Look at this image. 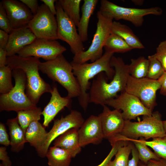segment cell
Returning <instances> with one entry per match:
<instances>
[{"instance_id": "obj_32", "label": "cell", "mask_w": 166, "mask_h": 166, "mask_svg": "<svg viewBox=\"0 0 166 166\" xmlns=\"http://www.w3.org/2000/svg\"><path fill=\"white\" fill-rule=\"evenodd\" d=\"M12 70L8 65L0 67V93H9L14 88L12 81Z\"/></svg>"}, {"instance_id": "obj_17", "label": "cell", "mask_w": 166, "mask_h": 166, "mask_svg": "<svg viewBox=\"0 0 166 166\" xmlns=\"http://www.w3.org/2000/svg\"><path fill=\"white\" fill-rule=\"evenodd\" d=\"M2 2L13 29L28 27L34 15L24 4L16 0H3Z\"/></svg>"}, {"instance_id": "obj_14", "label": "cell", "mask_w": 166, "mask_h": 166, "mask_svg": "<svg viewBox=\"0 0 166 166\" xmlns=\"http://www.w3.org/2000/svg\"><path fill=\"white\" fill-rule=\"evenodd\" d=\"M66 50V49L56 40L36 38L17 53L24 57H34L46 61L54 59Z\"/></svg>"}, {"instance_id": "obj_34", "label": "cell", "mask_w": 166, "mask_h": 166, "mask_svg": "<svg viewBox=\"0 0 166 166\" xmlns=\"http://www.w3.org/2000/svg\"><path fill=\"white\" fill-rule=\"evenodd\" d=\"M148 59L149 61V65L146 77L157 80L161 77L165 71L155 54L148 56Z\"/></svg>"}, {"instance_id": "obj_2", "label": "cell", "mask_w": 166, "mask_h": 166, "mask_svg": "<svg viewBox=\"0 0 166 166\" xmlns=\"http://www.w3.org/2000/svg\"><path fill=\"white\" fill-rule=\"evenodd\" d=\"M113 54L111 52L105 51L100 58L90 63L77 64L70 62L73 73L77 80L80 88L81 93L77 97L78 100L85 112L89 103V93L87 92L91 85L89 81L102 72L105 73L108 79H113L115 70L111 66L110 61Z\"/></svg>"}, {"instance_id": "obj_19", "label": "cell", "mask_w": 166, "mask_h": 166, "mask_svg": "<svg viewBox=\"0 0 166 166\" xmlns=\"http://www.w3.org/2000/svg\"><path fill=\"white\" fill-rule=\"evenodd\" d=\"M50 93L51 96L50 101L42 112V115L44 117L43 125L45 127L49 126L61 111L65 107L70 108L71 104V98L67 96L61 97L56 85L53 86L52 92Z\"/></svg>"}, {"instance_id": "obj_30", "label": "cell", "mask_w": 166, "mask_h": 166, "mask_svg": "<svg viewBox=\"0 0 166 166\" xmlns=\"http://www.w3.org/2000/svg\"><path fill=\"white\" fill-rule=\"evenodd\" d=\"M120 140L130 141L134 145L138 152L139 160L144 164L147 163L151 160H159L160 158L154 152H152L145 144L140 140L130 139L119 136Z\"/></svg>"}, {"instance_id": "obj_12", "label": "cell", "mask_w": 166, "mask_h": 166, "mask_svg": "<svg viewBox=\"0 0 166 166\" xmlns=\"http://www.w3.org/2000/svg\"><path fill=\"white\" fill-rule=\"evenodd\" d=\"M44 4L39 6L36 14L29 22L28 27L37 38L57 40V25L56 18Z\"/></svg>"}, {"instance_id": "obj_35", "label": "cell", "mask_w": 166, "mask_h": 166, "mask_svg": "<svg viewBox=\"0 0 166 166\" xmlns=\"http://www.w3.org/2000/svg\"><path fill=\"white\" fill-rule=\"evenodd\" d=\"M0 28L9 34L13 30L2 1L0 2Z\"/></svg>"}, {"instance_id": "obj_6", "label": "cell", "mask_w": 166, "mask_h": 166, "mask_svg": "<svg viewBox=\"0 0 166 166\" xmlns=\"http://www.w3.org/2000/svg\"><path fill=\"white\" fill-rule=\"evenodd\" d=\"M97 15L98 20L97 29L91 45L87 50L74 55L72 62L82 64L89 61L92 62L103 55V49L107 39L111 33L113 19L103 14L99 10Z\"/></svg>"}, {"instance_id": "obj_26", "label": "cell", "mask_w": 166, "mask_h": 166, "mask_svg": "<svg viewBox=\"0 0 166 166\" xmlns=\"http://www.w3.org/2000/svg\"><path fill=\"white\" fill-rule=\"evenodd\" d=\"M42 111L41 108L36 106L17 112V116L16 117L18 122L25 132L32 122L39 121L40 119Z\"/></svg>"}, {"instance_id": "obj_1", "label": "cell", "mask_w": 166, "mask_h": 166, "mask_svg": "<svg viewBox=\"0 0 166 166\" xmlns=\"http://www.w3.org/2000/svg\"><path fill=\"white\" fill-rule=\"evenodd\" d=\"M110 64L115 70L113 79L108 82V79L104 72L97 75L89 89V103L103 106L106 105L107 100L116 97L118 93L125 91L129 75L128 65L125 63L121 58L113 55Z\"/></svg>"}, {"instance_id": "obj_29", "label": "cell", "mask_w": 166, "mask_h": 166, "mask_svg": "<svg viewBox=\"0 0 166 166\" xmlns=\"http://www.w3.org/2000/svg\"><path fill=\"white\" fill-rule=\"evenodd\" d=\"M63 10L77 27L80 18V5L81 0H59L58 1Z\"/></svg>"}, {"instance_id": "obj_27", "label": "cell", "mask_w": 166, "mask_h": 166, "mask_svg": "<svg viewBox=\"0 0 166 166\" xmlns=\"http://www.w3.org/2000/svg\"><path fill=\"white\" fill-rule=\"evenodd\" d=\"M104 48L105 51H109L113 53H124L133 49L121 38L112 33L107 39Z\"/></svg>"}, {"instance_id": "obj_45", "label": "cell", "mask_w": 166, "mask_h": 166, "mask_svg": "<svg viewBox=\"0 0 166 166\" xmlns=\"http://www.w3.org/2000/svg\"><path fill=\"white\" fill-rule=\"evenodd\" d=\"M57 0H41L49 8L51 13L54 15H56L57 11L54 3Z\"/></svg>"}, {"instance_id": "obj_5", "label": "cell", "mask_w": 166, "mask_h": 166, "mask_svg": "<svg viewBox=\"0 0 166 166\" xmlns=\"http://www.w3.org/2000/svg\"><path fill=\"white\" fill-rule=\"evenodd\" d=\"M166 135L161 114L157 111L152 112L151 116H143L142 120L140 121H125L120 134L128 139L138 140L139 137H142L145 140L163 137Z\"/></svg>"}, {"instance_id": "obj_46", "label": "cell", "mask_w": 166, "mask_h": 166, "mask_svg": "<svg viewBox=\"0 0 166 166\" xmlns=\"http://www.w3.org/2000/svg\"><path fill=\"white\" fill-rule=\"evenodd\" d=\"M7 57L5 49L0 48V67L7 65Z\"/></svg>"}, {"instance_id": "obj_24", "label": "cell", "mask_w": 166, "mask_h": 166, "mask_svg": "<svg viewBox=\"0 0 166 166\" xmlns=\"http://www.w3.org/2000/svg\"><path fill=\"white\" fill-rule=\"evenodd\" d=\"M111 33L121 38L132 49H142L144 47L138 37L128 26L117 21H113Z\"/></svg>"}, {"instance_id": "obj_42", "label": "cell", "mask_w": 166, "mask_h": 166, "mask_svg": "<svg viewBox=\"0 0 166 166\" xmlns=\"http://www.w3.org/2000/svg\"><path fill=\"white\" fill-rule=\"evenodd\" d=\"M139 166H166V161L162 159L159 160H151L146 164L139 162Z\"/></svg>"}, {"instance_id": "obj_13", "label": "cell", "mask_w": 166, "mask_h": 166, "mask_svg": "<svg viewBox=\"0 0 166 166\" xmlns=\"http://www.w3.org/2000/svg\"><path fill=\"white\" fill-rule=\"evenodd\" d=\"M106 105L122 111V116L125 121L136 120L140 116H151L152 113L138 98L125 91L121 92L116 97L107 100Z\"/></svg>"}, {"instance_id": "obj_23", "label": "cell", "mask_w": 166, "mask_h": 166, "mask_svg": "<svg viewBox=\"0 0 166 166\" xmlns=\"http://www.w3.org/2000/svg\"><path fill=\"white\" fill-rule=\"evenodd\" d=\"M47 132L39 121L32 122L25 132L27 143L34 147L37 152L43 143Z\"/></svg>"}, {"instance_id": "obj_15", "label": "cell", "mask_w": 166, "mask_h": 166, "mask_svg": "<svg viewBox=\"0 0 166 166\" xmlns=\"http://www.w3.org/2000/svg\"><path fill=\"white\" fill-rule=\"evenodd\" d=\"M102 106V112L98 116L101 120L104 138L107 139L110 143L121 134L125 120L121 110H111L106 105Z\"/></svg>"}, {"instance_id": "obj_44", "label": "cell", "mask_w": 166, "mask_h": 166, "mask_svg": "<svg viewBox=\"0 0 166 166\" xmlns=\"http://www.w3.org/2000/svg\"><path fill=\"white\" fill-rule=\"evenodd\" d=\"M158 80L161 85L160 93L163 95L166 96V72H164Z\"/></svg>"}, {"instance_id": "obj_20", "label": "cell", "mask_w": 166, "mask_h": 166, "mask_svg": "<svg viewBox=\"0 0 166 166\" xmlns=\"http://www.w3.org/2000/svg\"><path fill=\"white\" fill-rule=\"evenodd\" d=\"M78 129L72 128L56 138L53 142V146L68 151L72 158L79 153L81 147L79 144Z\"/></svg>"}, {"instance_id": "obj_33", "label": "cell", "mask_w": 166, "mask_h": 166, "mask_svg": "<svg viewBox=\"0 0 166 166\" xmlns=\"http://www.w3.org/2000/svg\"><path fill=\"white\" fill-rule=\"evenodd\" d=\"M139 140L152 149L160 158L166 161V135L163 137L153 138L151 141H146L142 137Z\"/></svg>"}, {"instance_id": "obj_7", "label": "cell", "mask_w": 166, "mask_h": 166, "mask_svg": "<svg viewBox=\"0 0 166 166\" xmlns=\"http://www.w3.org/2000/svg\"><path fill=\"white\" fill-rule=\"evenodd\" d=\"M12 76L15 81L14 88L9 93L0 94V112L14 111L17 112L36 107L25 92L26 79L24 72L20 69H14Z\"/></svg>"}, {"instance_id": "obj_9", "label": "cell", "mask_w": 166, "mask_h": 166, "mask_svg": "<svg viewBox=\"0 0 166 166\" xmlns=\"http://www.w3.org/2000/svg\"><path fill=\"white\" fill-rule=\"evenodd\" d=\"M160 87L158 80L146 77L136 79L129 75L125 91L137 97L145 107L152 112L157 105L156 93Z\"/></svg>"}, {"instance_id": "obj_25", "label": "cell", "mask_w": 166, "mask_h": 166, "mask_svg": "<svg viewBox=\"0 0 166 166\" xmlns=\"http://www.w3.org/2000/svg\"><path fill=\"white\" fill-rule=\"evenodd\" d=\"M46 157L49 166H69L72 158L68 151L54 146L49 148Z\"/></svg>"}, {"instance_id": "obj_21", "label": "cell", "mask_w": 166, "mask_h": 166, "mask_svg": "<svg viewBox=\"0 0 166 166\" xmlns=\"http://www.w3.org/2000/svg\"><path fill=\"white\" fill-rule=\"evenodd\" d=\"M10 138L11 150L14 152H19L27 143L25 132L19 124L17 117L9 119L6 121Z\"/></svg>"}, {"instance_id": "obj_22", "label": "cell", "mask_w": 166, "mask_h": 166, "mask_svg": "<svg viewBox=\"0 0 166 166\" xmlns=\"http://www.w3.org/2000/svg\"><path fill=\"white\" fill-rule=\"evenodd\" d=\"M98 2V0H84L81 7L82 14L77 26L78 33L83 42L88 40L89 20Z\"/></svg>"}, {"instance_id": "obj_28", "label": "cell", "mask_w": 166, "mask_h": 166, "mask_svg": "<svg viewBox=\"0 0 166 166\" xmlns=\"http://www.w3.org/2000/svg\"><path fill=\"white\" fill-rule=\"evenodd\" d=\"M149 65V61L143 56L136 59H132L130 64L128 65L129 75L136 79L146 77Z\"/></svg>"}, {"instance_id": "obj_40", "label": "cell", "mask_w": 166, "mask_h": 166, "mask_svg": "<svg viewBox=\"0 0 166 166\" xmlns=\"http://www.w3.org/2000/svg\"><path fill=\"white\" fill-rule=\"evenodd\" d=\"M30 10L34 15L36 14L38 10L39 6L37 0H20Z\"/></svg>"}, {"instance_id": "obj_16", "label": "cell", "mask_w": 166, "mask_h": 166, "mask_svg": "<svg viewBox=\"0 0 166 166\" xmlns=\"http://www.w3.org/2000/svg\"><path fill=\"white\" fill-rule=\"evenodd\" d=\"M79 144L82 147L89 144L97 145L104 138L101 120L92 115L85 120L78 130Z\"/></svg>"}, {"instance_id": "obj_41", "label": "cell", "mask_w": 166, "mask_h": 166, "mask_svg": "<svg viewBox=\"0 0 166 166\" xmlns=\"http://www.w3.org/2000/svg\"><path fill=\"white\" fill-rule=\"evenodd\" d=\"M132 157L129 160L128 166H139V158L138 152L134 144H133L131 152Z\"/></svg>"}, {"instance_id": "obj_8", "label": "cell", "mask_w": 166, "mask_h": 166, "mask_svg": "<svg viewBox=\"0 0 166 166\" xmlns=\"http://www.w3.org/2000/svg\"><path fill=\"white\" fill-rule=\"evenodd\" d=\"M99 11L113 19L128 21L136 27L142 25L144 16L148 15H160L163 12L162 9L158 7L143 9L125 7L107 0L101 1Z\"/></svg>"}, {"instance_id": "obj_36", "label": "cell", "mask_w": 166, "mask_h": 166, "mask_svg": "<svg viewBox=\"0 0 166 166\" xmlns=\"http://www.w3.org/2000/svg\"><path fill=\"white\" fill-rule=\"evenodd\" d=\"M156 58L161 63L166 72V40L161 42L156 48L155 53Z\"/></svg>"}, {"instance_id": "obj_37", "label": "cell", "mask_w": 166, "mask_h": 166, "mask_svg": "<svg viewBox=\"0 0 166 166\" xmlns=\"http://www.w3.org/2000/svg\"><path fill=\"white\" fill-rule=\"evenodd\" d=\"M127 144L126 141L123 140L117 141L112 145V149L106 157L97 166H108L109 162L117 152L119 147Z\"/></svg>"}, {"instance_id": "obj_10", "label": "cell", "mask_w": 166, "mask_h": 166, "mask_svg": "<svg viewBox=\"0 0 166 166\" xmlns=\"http://www.w3.org/2000/svg\"><path fill=\"white\" fill-rule=\"evenodd\" d=\"M55 5L58 39L68 44L74 55L85 51L83 42L77 32L75 24L65 12L57 0Z\"/></svg>"}, {"instance_id": "obj_3", "label": "cell", "mask_w": 166, "mask_h": 166, "mask_svg": "<svg viewBox=\"0 0 166 166\" xmlns=\"http://www.w3.org/2000/svg\"><path fill=\"white\" fill-rule=\"evenodd\" d=\"M41 62L34 57H24L18 55L8 57L7 65L12 70L19 69L25 73L26 79V93L32 102L36 105L44 93H51L52 88L40 76L39 71Z\"/></svg>"}, {"instance_id": "obj_47", "label": "cell", "mask_w": 166, "mask_h": 166, "mask_svg": "<svg viewBox=\"0 0 166 166\" xmlns=\"http://www.w3.org/2000/svg\"><path fill=\"white\" fill-rule=\"evenodd\" d=\"M132 2L135 5H141L143 4L144 2V1L142 0H132Z\"/></svg>"}, {"instance_id": "obj_39", "label": "cell", "mask_w": 166, "mask_h": 166, "mask_svg": "<svg viewBox=\"0 0 166 166\" xmlns=\"http://www.w3.org/2000/svg\"><path fill=\"white\" fill-rule=\"evenodd\" d=\"M0 160L2 161V163L0 164V166L12 165V162L8 155L6 147L2 146L0 147Z\"/></svg>"}, {"instance_id": "obj_38", "label": "cell", "mask_w": 166, "mask_h": 166, "mask_svg": "<svg viewBox=\"0 0 166 166\" xmlns=\"http://www.w3.org/2000/svg\"><path fill=\"white\" fill-rule=\"evenodd\" d=\"M0 144L5 147L10 145V140L4 124L0 123Z\"/></svg>"}, {"instance_id": "obj_4", "label": "cell", "mask_w": 166, "mask_h": 166, "mask_svg": "<svg viewBox=\"0 0 166 166\" xmlns=\"http://www.w3.org/2000/svg\"><path fill=\"white\" fill-rule=\"evenodd\" d=\"M39 69L65 89L67 92V97L72 99L80 96V87L73 73L71 64L63 54L54 59L41 62Z\"/></svg>"}, {"instance_id": "obj_31", "label": "cell", "mask_w": 166, "mask_h": 166, "mask_svg": "<svg viewBox=\"0 0 166 166\" xmlns=\"http://www.w3.org/2000/svg\"><path fill=\"white\" fill-rule=\"evenodd\" d=\"M130 142L119 147L115 155V159L109 162L108 166H128L133 145Z\"/></svg>"}, {"instance_id": "obj_18", "label": "cell", "mask_w": 166, "mask_h": 166, "mask_svg": "<svg viewBox=\"0 0 166 166\" xmlns=\"http://www.w3.org/2000/svg\"><path fill=\"white\" fill-rule=\"evenodd\" d=\"M37 38L28 27L14 29L9 34V38L5 49L7 56L11 57L25 46L30 45Z\"/></svg>"}, {"instance_id": "obj_48", "label": "cell", "mask_w": 166, "mask_h": 166, "mask_svg": "<svg viewBox=\"0 0 166 166\" xmlns=\"http://www.w3.org/2000/svg\"><path fill=\"white\" fill-rule=\"evenodd\" d=\"M163 124L164 130L166 133V120L163 121Z\"/></svg>"}, {"instance_id": "obj_43", "label": "cell", "mask_w": 166, "mask_h": 166, "mask_svg": "<svg viewBox=\"0 0 166 166\" xmlns=\"http://www.w3.org/2000/svg\"><path fill=\"white\" fill-rule=\"evenodd\" d=\"M9 34L0 29V48L5 49L8 42Z\"/></svg>"}, {"instance_id": "obj_11", "label": "cell", "mask_w": 166, "mask_h": 166, "mask_svg": "<svg viewBox=\"0 0 166 166\" xmlns=\"http://www.w3.org/2000/svg\"><path fill=\"white\" fill-rule=\"evenodd\" d=\"M85 121L81 113L74 110H71L65 117L55 120L52 127L47 133L42 146L37 152L38 155L42 158L45 157L53 141L69 129L74 128L78 129Z\"/></svg>"}]
</instances>
